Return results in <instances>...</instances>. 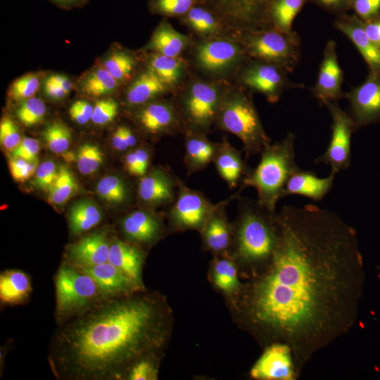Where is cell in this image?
I'll return each mask as SVG.
<instances>
[{"label": "cell", "mask_w": 380, "mask_h": 380, "mask_svg": "<svg viewBox=\"0 0 380 380\" xmlns=\"http://www.w3.org/2000/svg\"><path fill=\"white\" fill-rule=\"evenodd\" d=\"M167 86L150 69L141 73L129 86L126 100L131 106L148 103L166 91Z\"/></svg>", "instance_id": "obj_25"}, {"label": "cell", "mask_w": 380, "mask_h": 380, "mask_svg": "<svg viewBox=\"0 0 380 380\" xmlns=\"http://www.w3.org/2000/svg\"><path fill=\"white\" fill-rule=\"evenodd\" d=\"M80 269L94 279L106 298L131 294L142 289L141 286L109 262Z\"/></svg>", "instance_id": "obj_15"}, {"label": "cell", "mask_w": 380, "mask_h": 380, "mask_svg": "<svg viewBox=\"0 0 380 380\" xmlns=\"http://www.w3.org/2000/svg\"><path fill=\"white\" fill-rule=\"evenodd\" d=\"M243 82L265 95L275 99L281 82V76L274 66L260 65L248 70L243 76Z\"/></svg>", "instance_id": "obj_27"}, {"label": "cell", "mask_w": 380, "mask_h": 380, "mask_svg": "<svg viewBox=\"0 0 380 380\" xmlns=\"http://www.w3.org/2000/svg\"><path fill=\"white\" fill-rule=\"evenodd\" d=\"M239 56V49L235 44L227 40H213L198 47L196 60L203 69L218 72L230 67Z\"/></svg>", "instance_id": "obj_17"}, {"label": "cell", "mask_w": 380, "mask_h": 380, "mask_svg": "<svg viewBox=\"0 0 380 380\" xmlns=\"http://www.w3.org/2000/svg\"><path fill=\"white\" fill-rule=\"evenodd\" d=\"M39 79L37 75L27 74L13 82L8 94L15 101L26 100L35 94L39 87Z\"/></svg>", "instance_id": "obj_40"}, {"label": "cell", "mask_w": 380, "mask_h": 380, "mask_svg": "<svg viewBox=\"0 0 380 380\" xmlns=\"http://www.w3.org/2000/svg\"><path fill=\"white\" fill-rule=\"evenodd\" d=\"M302 5L303 0H279L274 7V16L278 25L289 30Z\"/></svg>", "instance_id": "obj_41"}, {"label": "cell", "mask_w": 380, "mask_h": 380, "mask_svg": "<svg viewBox=\"0 0 380 380\" xmlns=\"http://www.w3.org/2000/svg\"><path fill=\"white\" fill-rule=\"evenodd\" d=\"M326 104L332 117L331 137L324 153L315 161L329 165L331 172L336 175L350 166L351 135L355 124L352 118L338 106L330 102Z\"/></svg>", "instance_id": "obj_8"}, {"label": "cell", "mask_w": 380, "mask_h": 380, "mask_svg": "<svg viewBox=\"0 0 380 380\" xmlns=\"http://www.w3.org/2000/svg\"><path fill=\"white\" fill-rule=\"evenodd\" d=\"M102 219L101 210L92 201L84 199L74 203L68 214L70 233L82 234L97 226Z\"/></svg>", "instance_id": "obj_26"}, {"label": "cell", "mask_w": 380, "mask_h": 380, "mask_svg": "<svg viewBox=\"0 0 380 380\" xmlns=\"http://www.w3.org/2000/svg\"><path fill=\"white\" fill-rule=\"evenodd\" d=\"M103 67L118 82L130 77L134 67V61L129 55L115 51L105 60Z\"/></svg>", "instance_id": "obj_37"}, {"label": "cell", "mask_w": 380, "mask_h": 380, "mask_svg": "<svg viewBox=\"0 0 380 380\" xmlns=\"http://www.w3.org/2000/svg\"><path fill=\"white\" fill-rule=\"evenodd\" d=\"M117 81L103 67H99L89 72L81 82L83 91L91 96H101L116 89Z\"/></svg>", "instance_id": "obj_32"}, {"label": "cell", "mask_w": 380, "mask_h": 380, "mask_svg": "<svg viewBox=\"0 0 380 380\" xmlns=\"http://www.w3.org/2000/svg\"><path fill=\"white\" fill-rule=\"evenodd\" d=\"M123 132L129 148L136 146L137 139L133 132L129 127L123 126Z\"/></svg>", "instance_id": "obj_58"}, {"label": "cell", "mask_w": 380, "mask_h": 380, "mask_svg": "<svg viewBox=\"0 0 380 380\" xmlns=\"http://www.w3.org/2000/svg\"><path fill=\"white\" fill-rule=\"evenodd\" d=\"M42 136L50 151L56 154H61L69 148L72 134L65 125L53 122L46 126Z\"/></svg>", "instance_id": "obj_35"}, {"label": "cell", "mask_w": 380, "mask_h": 380, "mask_svg": "<svg viewBox=\"0 0 380 380\" xmlns=\"http://www.w3.org/2000/svg\"><path fill=\"white\" fill-rule=\"evenodd\" d=\"M94 107L87 101L78 100L74 102L69 109L72 120L80 125H84L91 120Z\"/></svg>", "instance_id": "obj_50"}, {"label": "cell", "mask_w": 380, "mask_h": 380, "mask_svg": "<svg viewBox=\"0 0 380 380\" xmlns=\"http://www.w3.org/2000/svg\"><path fill=\"white\" fill-rule=\"evenodd\" d=\"M96 191L106 202L120 204L128 197V188L125 181L117 175H108L97 183Z\"/></svg>", "instance_id": "obj_34"}, {"label": "cell", "mask_w": 380, "mask_h": 380, "mask_svg": "<svg viewBox=\"0 0 380 380\" xmlns=\"http://www.w3.org/2000/svg\"><path fill=\"white\" fill-rule=\"evenodd\" d=\"M140 291L104 298L57 327L48 363L58 380H123L138 360L153 356L163 337L158 300Z\"/></svg>", "instance_id": "obj_2"}, {"label": "cell", "mask_w": 380, "mask_h": 380, "mask_svg": "<svg viewBox=\"0 0 380 380\" xmlns=\"http://www.w3.org/2000/svg\"><path fill=\"white\" fill-rule=\"evenodd\" d=\"M22 138L16 124L8 117H4L0 122L1 145L8 151H12L21 141Z\"/></svg>", "instance_id": "obj_46"}, {"label": "cell", "mask_w": 380, "mask_h": 380, "mask_svg": "<svg viewBox=\"0 0 380 380\" xmlns=\"http://www.w3.org/2000/svg\"><path fill=\"white\" fill-rule=\"evenodd\" d=\"M270 265L254 284L252 320L288 345L296 362L346 332L355 320L364 282L355 229L313 204L277 214Z\"/></svg>", "instance_id": "obj_1"}, {"label": "cell", "mask_w": 380, "mask_h": 380, "mask_svg": "<svg viewBox=\"0 0 380 380\" xmlns=\"http://www.w3.org/2000/svg\"><path fill=\"white\" fill-rule=\"evenodd\" d=\"M111 240L104 231L95 232L81 237L68 246L67 262L78 268H85L108 262Z\"/></svg>", "instance_id": "obj_12"}, {"label": "cell", "mask_w": 380, "mask_h": 380, "mask_svg": "<svg viewBox=\"0 0 380 380\" xmlns=\"http://www.w3.org/2000/svg\"><path fill=\"white\" fill-rule=\"evenodd\" d=\"M103 153L99 146L87 143L77 150L76 162L80 173L89 175L96 172L103 161Z\"/></svg>", "instance_id": "obj_36"}, {"label": "cell", "mask_w": 380, "mask_h": 380, "mask_svg": "<svg viewBox=\"0 0 380 380\" xmlns=\"http://www.w3.org/2000/svg\"><path fill=\"white\" fill-rule=\"evenodd\" d=\"M38 165L37 160L28 161L21 158L11 156L8 160V167L12 177L21 182L34 175Z\"/></svg>", "instance_id": "obj_47"}, {"label": "cell", "mask_w": 380, "mask_h": 380, "mask_svg": "<svg viewBox=\"0 0 380 380\" xmlns=\"http://www.w3.org/2000/svg\"><path fill=\"white\" fill-rule=\"evenodd\" d=\"M53 1L60 4L68 5V4H72L74 3H77L80 0H53Z\"/></svg>", "instance_id": "obj_59"}, {"label": "cell", "mask_w": 380, "mask_h": 380, "mask_svg": "<svg viewBox=\"0 0 380 380\" xmlns=\"http://www.w3.org/2000/svg\"><path fill=\"white\" fill-rule=\"evenodd\" d=\"M222 96L216 86L194 83L184 95L181 111L189 127L188 132L205 134L216 120Z\"/></svg>", "instance_id": "obj_7"}, {"label": "cell", "mask_w": 380, "mask_h": 380, "mask_svg": "<svg viewBox=\"0 0 380 380\" xmlns=\"http://www.w3.org/2000/svg\"><path fill=\"white\" fill-rule=\"evenodd\" d=\"M339 28L353 42L372 70L380 72V48L367 37L364 27L342 24Z\"/></svg>", "instance_id": "obj_30"}, {"label": "cell", "mask_w": 380, "mask_h": 380, "mask_svg": "<svg viewBox=\"0 0 380 380\" xmlns=\"http://www.w3.org/2000/svg\"><path fill=\"white\" fill-rule=\"evenodd\" d=\"M124 164L127 172L133 176L139 177V170L134 151H130L125 156Z\"/></svg>", "instance_id": "obj_56"}, {"label": "cell", "mask_w": 380, "mask_h": 380, "mask_svg": "<svg viewBox=\"0 0 380 380\" xmlns=\"http://www.w3.org/2000/svg\"><path fill=\"white\" fill-rule=\"evenodd\" d=\"M220 202L203 225V236L208 248L215 252L225 250L230 242V229L224 214V208L228 201Z\"/></svg>", "instance_id": "obj_24"}, {"label": "cell", "mask_w": 380, "mask_h": 380, "mask_svg": "<svg viewBox=\"0 0 380 380\" xmlns=\"http://www.w3.org/2000/svg\"><path fill=\"white\" fill-rule=\"evenodd\" d=\"M134 152L138 163L139 177H141L145 175L148 171L150 163V153L144 147L137 148L134 150Z\"/></svg>", "instance_id": "obj_52"}, {"label": "cell", "mask_w": 380, "mask_h": 380, "mask_svg": "<svg viewBox=\"0 0 380 380\" xmlns=\"http://www.w3.org/2000/svg\"><path fill=\"white\" fill-rule=\"evenodd\" d=\"M187 44L186 36L176 31L167 23L160 25L154 32L150 48L157 53L177 57Z\"/></svg>", "instance_id": "obj_28"}, {"label": "cell", "mask_w": 380, "mask_h": 380, "mask_svg": "<svg viewBox=\"0 0 380 380\" xmlns=\"http://www.w3.org/2000/svg\"><path fill=\"white\" fill-rule=\"evenodd\" d=\"M219 204L212 203L203 194L189 188L178 179L177 197L170 208V217L180 227L199 228Z\"/></svg>", "instance_id": "obj_9"}, {"label": "cell", "mask_w": 380, "mask_h": 380, "mask_svg": "<svg viewBox=\"0 0 380 380\" xmlns=\"http://www.w3.org/2000/svg\"><path fill=\"white\" fill-rule=\"evenodd\" d=\"M193 0H157L156 8L164 13L179 15L189 11Z\"/></svg>", "instance_id": "obj_49"}, {"label": "cell", "mask_w": 380, "mask_h": 380, "mask_svg": "<svg viewBox=\"0 0 380 380\" xmlns=\"http://www.w3.org/2000/svg\"><path fill=\"white\" fill-rule=\"evenodd\" d=\"M44 91L46 94L51 99L59 100L64 98L67 94L58 85L45 81Z\"/></svg>", "instance_id": "obj_57"}, {"label": "cell", "mask_w": 380, "mask_h": 380, "mask_svg": "<svg viewBox=\"0 0 380 380\" xmlns=\"http://www.w3.org/2000/svg\"><path fill=\"white\" fill-rule=\"evenodd\" d=\"M363 27L370 40L380 48V20L370 23Z\"/></svg>", "instance_id": "obj_54"}, {"label": "cell", "mask_w": 380, "mask_h": 380, "mask_svg": "<svg viewBox=\"0 0 380 380\" xmlns=\"http://www.w3.org/2000/svg\"><path fill=\"white\" fill-rule=\"evenodd\" d=\"M54 319L61 325L89 310L104 298L89 274L64 260L54 276Z\"/></svg>", "instance_id": "obj_5"}, {"label": "cell", "mask_w": 380, "mask_h": 380, "mask_svg": "<svg viewBox=\"0 0 380 380\" xmlns=\"http://www.w3.org/2000/svg\"><path fill=\"white\" fill-rule=\"evenodd\" d=\"M112 146L119 151H125L129 148L123 132V126H119L115 130L112 136Z\"/></svg>", "instance_id": "obj_53"}, {"label": "cell", "mask_w": 380, "mask_h": 380, "mask_svg": "<svg viewBox=\"0 0 380 380\" xmlns=\"http://www.w3.org/2000/svg\"><path fill=\"white\" fill-rule=\"evenodd\" d=\"M46 106L42 100L31 97L24 100L16 111L19 120L30 127L40 123L46 114Z\"/></svg>", "instance_id": "obj_38"}, {"label": "cell", "mask_w": 380, "mask_h": 380, "mask_svg": "<svg viewBox=\"0 0 380 380\" xmlns=\"http://www.w3.org/2000/svg\"><path fill=\"white\" fill-rule=\"evenodd\" d=\"M118 113V105L112 99H101L94 106L91 121L98 125H106L112 122Z\"/></svg>", "instance_id": "obj_43"}, {"label": "cell", "mask_w": 380, "mask_h": 380, "mask_svg": "<svg viewBox=\"0 0 380 380\" xmlns=\"http://www.w3.org/2000/svg\"><path fill=\"white\" fill-rule=\"evenodd\" d=\"M218 144L203 134L187 132L184 162L188 175L198 172L213 162Z\"/></svg>", "instance_id": "obj_23"}, {"label": "cell", "mask_w": 380, "mask_h": 380, "mask_svg": "<svg viewBox=\"0 0 380 380\" xmlns=\"http://www.w3.org/2000/svg\"><path fill=\"white\" fill-rule=\"evenodd\" d=\"M32 292L30 277L24 271L8 269L0 274V302L3 306H17L28 302Z\"/></svg>", "instance_id": "obj_21"}, {"label": "cell", "mask_w": 380, "mask_h": 380, "mask_svg": "<svg viewBox=\"0 0 380 380\" xmlns=\"http://www.w3.org/2000/svg\"><path fill=\"white\" fill-rule=\"evenodd\" d=\"M334 177L335 174L331 172L328 177H319L312 172L299 168L289 178L283 196L296 194L320 201L332 188Z\"/></svg>", "instance_id": "obj_18"}, {"label": "cell", "mask_w": 380, "mask_h": 380, "mask_svg": "<svg viewBox=\"0 0 380 380\" xmlns=\"http://www.w3.org/2000/svg\"><path fill=\"white\" fill-rule=\"evenodd\" d=\"M334 48L332 44L327 47L315 89L317 96L325 103L341 95L342 72Z\"/></svg>", "instance_id": "obj_22"}, {"label": "cell", "mask_w": 380, "mask_h": 380, "mask_svg": "<svg viewBox=\"0 0 380 380\" xmlns=\"http://www.w3.org/2000/svg\"><path fill=\"white\" fill-rule=\"evenodd\" d=\"M214 281L220 289L225 292L234 291L239 284L234 264L224 259L217 260L214 266Z\"/></svg>", "instance_id": "obj_39"}, {"label": "cell", "mask_w": 380, "mask_h": 380, "mask_svg": "<svg viewBox=\"0 0 380 380\" xmlns=\"http://www.w3.org/2000/svg\"><path fill=\"white\" fill-rule=\"evenodd\" d=\"M149 69L167 87L175 84L179 80L184 63L178 57L160 53L152 55L149 59Z\"/></svg>", "instance_id": "obj_31"}, {"label": "cell", "mask_w": 380, "mask_h": 380, "mask_svg": "<svg viewBox=\"0 0 380 380\" xmlns=\"http://www.w3.org/2000/svg\"><path fill=\"white\" fill-rule=\"evenodd\" d=\"M294 139L289 134L280 141L270 143L261 151L257 167L242 181V188H255L258 203L271 212H275L277 203L283 197L289 178L300 168L295 158Z\"/></svg>", "instance_id": "obj_3"}, {"label": "cell", "mask_w": 380, "mask_h": 380, "mask_svg": "<svg viewBox=\"0 0 380 380\" xmlns=\"http://www.w3.org/2000/svg\"><path fill=\"white\" fill-rule=\"evenodd\" d=\"M355 126L380 122V72L372 71L349 95Z\"/></svg>", "instance_id": "obj_10"}, {"label": "cell", "mask_w": 380, "mask_h": 380, "mask_svg": "<svg viewBox=\"0 0 380 380\" xmlns=\"http://www.w3.org/2000/svg\"><path fill=\"white\" fill-rule=\"evenodd\" d=\"M355 8L359 15L368 18L380 9V0H355Z\"/></svg>", "instance_id": "obj_51"}, {"label": "cell", "mask_w": 380, "mask_h": 380, "mask_svg": "<svg viewBox=\"0 0 380 380\" xmlns=\"http://www.w3.org/2000/svg\"><path fill=\"white\" fill-rule=\"evenodd\" d=\"M135 117L140 127L153 135L173 133L180 125L178 111L172 104L165 101L144 104Z\"/></svg>", "instance_id": "obj_14"}, {"label": "cell", "mask_w": 380, "mask_h": 380, "mask_svg": "<svg viewBox=\"0 0 380 380\" xmlns=\"http://www.w3.org/2000/svg\"><path fill=\"white\" fill-rule=\"evenodd\" d=\"M121 230L132 243L148 244L160 235L162 223L154 213L144 209L134 210L123 217Z\"/></svg>", "instance_id": "obj_16"}, {"label": "cell", "mask_w": 380, "mask_h": 380, "mask_svg": "<svg viewBox=\"0 0 380 380\" xmlns=\"http://www.w3.org/2000/svg\"><path fill=\"white\" fill-rule=\"evenodd\" d=\"M46 81L59 86L67 94H68L72 89V82L68 77L64 75H53L49 76Z\"/></svg>", "instance_id": "obj_55"}, {"label": "cell", "mask_w": 380, "mask_h": 380, "mask_svg": "<svg viewBox=\"0 0 380 380\" xmlns=\"http://www.w3.org/2000/svg\"><path fill=\"white\" fill-rule=\"evenodd\" d=\"M186 19L189 25L201 33L212 32L217 27L211 13L200 7L191 8L188 11Z\"/></svg>", "instance_id": "obj_42"}, {"label": "cell", "mask_w": 380, "mask_h": 380, "mask_svg": "<svg viewBox=\"0 0 380 380\" xmlns=\"http://www.w3.org/2000/svg\"><path fill=\"white\" fill-rule=\"evenodd\" d=\"M39 150L40 144L37 139L32 137H24L18 146L11 152V156L34 161L37 160Z\"/></svg>", "instance_id": "obj_48"}, {"label": "cell", "mask_w": 380, "mask_h": 380, "mask_svg": "<svg viewBox=\"0 0 380 380\" xmlns=\"http://www.w3.org/2000/svg\"><path fill=\"white\" fill-rule=\"evenodd\" d=\"M78 190V185L73 174L65 166L58 168L57 178L47 191L49 201L54 205L65 203Z\"/></svg>", "instance_id": "obj_33"}, {"label": "cell", "mask_w": 380, "mask_h": 380, "mask_svg": "<svg viewBox=\"0 0 380 380\" xmlns=\"http://www.w3.org/2000/svg\"><path fill=\"white\" fill-rule=\"evenodd\" d=\"M139 177L137 194L145 204L158 206L172 204L175 201L178 178L166 168L156 167Z\"/></svg>", "instance_id": "obj_11"}, {"label": "cell", "mask_w": 380, "mask_h": 380, "mask_svg": "<svg viewBox=\"0 0 380 380\" xmlns=\"http://www.w3.org/2000/svg\"><path fill=\"white\" fill-rule=\"evenodd\" d=\"M108 262L142 286L144 255L137 246L113 237L111 239Z\"/></svg>", "instance_id": "obj_20"}, {"label": "cell", "mask_w": 380, "mask_h": 380, "mask_svg": "<svg viewBox=\"0 0 380 380\" xmlns=\"http://www.w3.org/2000/svg\"><path fill=\"white\" fill-rule=\"evenodd\" d=\"M153 356L144 357L136 362L130 368L126 379L127 380H155L158 370Z\"/></svg>", "instance_id": "obj_44"}, {"label": "cell", "mask_w": 380, "mask_h": 380, "mask_svg": "<svg viewBox=\"0 0 380 380\" xmlns=\"http://www.w3.org/2000/svg\"><path fill=\"white\" fill-rule=\"evenodd\" d=\"M213 162L218 174L230 189L235 188L251 170L246 165L240 151L225 139L219 143Z\"/></svg>", "instance_id": "obj_19"}, {"label": "cell", "mask_w": 380, "mask_h": 380, "mask_svg": "<svg viewBox=\"0 0 380 380\" xmlns=\"http://www.w3.org/2000/svg\"><path fill=\"white\" fill-rule=\"evenodd\" d=\"M236 234L239 256L247 262L269 259L278 237L277 213L262 207L256 201L240 200Z\"/></svg>", "instance_id": "obj_4"}, {"label": "cell", "mask_w": 380, "mask_h": 380, "mask_svg": "<svg viewBox=\"0 0 380 380\" xmlns=\"http://www.w3.org/2000/svg\"><path fill=\"white\" fill-rule=\"evenodd\" d=\"M58 173V168L53 161H44L35 171L33 184L40 189L48 191L55 182Z\"/></svg>", "instance_id": "obj_45"}, {"label": "cell", "mask_w": 380, "mask_h": 380, "mask_svg": "<svg viewBox=\"0 0 380 380\" xmlns=\"http://www.w3.org/2000/svg\"><path fill=\"white\" fill-rule=\"evenodd\" d=\"M323 4L326 5H331L338 2L341 0H320Z\"/></svg>", "instance_id": "obj_60"}, {"label": "cell", "mask_w": 380, "mask_h": 380, "mask_svg": "<svg viewBox=\"0 0 380 380\" xmlns=\"http://www.w3.org/2000/svg\"><path fill=\"white\" fill-rule=\"evenodd\" d=\"M295 374L292 351L282 343L269 346L251 371V376L258 379L292 380Z\"/></svg>", "instance_id": "obj_13"}, {"label": "cell", "mask_w": 380, "mask_h": 380, "mask_svg": "<svg viewBox=\"0 0 380 380\" xmlns=\"http://www.w3.org/2000/svg\"><path fill=\"white\" fill-rule=\"evenodd\" d=\"M252 50L258 56L272 61L286 58L290 46L285 37L277 32H266L252 42Z\"/></svg>", "instance_id": "obj_29"}, {"label": "cell", "mask_w": 380, "mask_h": 380, "mask_svg": "<svg viewBox=\"0 0 380 380\" xmlns=\"http://www.w3.org/2000/svg\"><path fill=\"white\" fill-rule=\"evenodd\" d=\"M216 120L222 129L241 139L248 156L261 153L270 143L254 106L241 92L222 96Z\"/></svg>", "instance_id": "obj_6"}]
</instances>
